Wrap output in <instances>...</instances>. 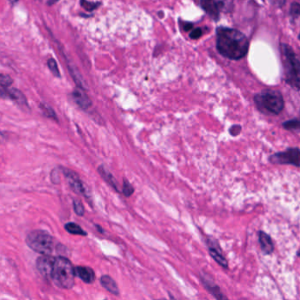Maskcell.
I'll return each mask as SVG.
<instances>
[{
    "label": "cell",
    "instance_id": "6da1fadb",
    "mask_svg": "<svg viewBox=\"0 0 300 300\" xmlns=\"http://www.w3.org/2000/svg\"><path fill=\"white\" fill-rule=\"evenodd\" d=\"M217 49L221 55L230 60H240L248 54L249 42L240 31L219 28L217 30Z\"/></svg>",
    "mask_w": 300,
    "mask_h": 300
},
{
    "label": "cell",
    "instance_id": "7a4b0ae2",
    "mask_svg": "<svg viewBox=\"0 0 300 300\" xmlns=\"http://www.w3.org/2000/svg\"><path fill=\"white\" fill-rule=\"evenodd\" d=\"M75 267L71 262L64 255L55 256V264L53 267L51 281L58 287L70 290L75 285L76 277Z\"/></svg>",
    "mask_w": 300,
    "mask_h": 300
},
{
    "label": "cell",
    "instance_id": "3957f363",
    "mask_svg": "<svg viewBox=\"0 0 300 300\" xmlns=\"http://www.w3.org/2000/svg\"><path fill=\"white\" fill-rule=\"evenodd\" d=\"M26 243L33 251L41 255H51L54 251L59 250L61 244L58 243L54 237L44 230H34L27 235Z\"/></svg>",
    "mask_w": 300,
    "mask_h": 300
},
{
    "label": "cell",
    "instance_id": "277c9868",
    "mask_svg": "<svg viewBox=\"0 0 300 300\" xmlns=\"http://www.w3.org/2000/svg\"><path fill=\"white\" fill-rule=\"evenodd\" d=\"M285 67V81L292 88L300 91V61L293 49L287 44L281 45Z\"/></svg>",
    "mask_w": 300,
    "mask_h": 300
},
{
    "label": "cell",
    "instance_id": "5b68a950",
    "mask_svg": "<svg viewBox=\"0 0 300 300\" xmlns=\"http://www.w3.org/2000/svg\"><path fill=\"white\" fill-rule=\"evenodd\" d=\"M254 102L261 112L278 115L285 108V100L282 93L276 90H265L255 95Z\"/></svg>",
    "mask_w": 300,
    "mask_h": 300
},
{
    "label": "cell",
    "instance_id": "8992f818",
    "mask_svg": "<svg viewBox=\"0 0 300 300\" xmlns=\"http://www.w3.org/2000/svg\"><path fill=\"white\" fill-rule=\"evenodd\" d=\"M270 162L274 164H286L300 167V149L291 148L285 151L277 152L270 156Z\"/></svg>",
    "mask_w": 300,
    "mask_h": 300
},
{
    "label": "cell",
    "instance_id": "52a82bcc",
    "mask_svg": "<svg viewBox=\"0 0 300 300\" xmlns=\"http://www.w3.org/2000/svg\"><path fill=\"white\" fill-rule=\"evenodd\" d=\"M232 0H201V6L209 15L214 19H218L220 12L229 9Z\"/></svg>",
    "mask_w": 300,
    "mask_h": 300
},
{
    "label": "cell",
    "instance_id": "ba28073f",
    "mask_svg": "<svg viewBox=\"0 0 300 300\" xmlns=\"http://www.w3.org/2000/svg\"><path fill=\"white\" fill-rule=\"evenodd\" d=\"M55 260V256H53V255H43L37 259V270L43 277H45L47 279H51Z\"/></svg>",
    "mask_w": 300,
    "mask_h": 300
},
{
    "label": "cell",
    "instance_id": "9c48e42d",
    "mask_svg": "<svg viewBox=\"0 0 300 300\" xmlns=\"http://www.w3.org/2000/svg\"><path fill=\"white\" fill-rule=\"evenodd\" d=\"M209 246V253L210 255L213 258L217 264L219 266L222 267L224 270H227L229 268V264L226 257H224L223 254H222V250H221L219 244H218V241L215 239H208L207 241Z\"/></svg>",
    "mask_w": 300,
    "mask_h": 300
},
{
    "label": "cell",
    "instance_id": "30bf717a",
    "mask_svg": "<svg viewBox=\"0 0 300 300\" xmlns=\"http://www.w3.org/2000/svg\"><path fill=\"white\" fill-rule=\"evenodd\" d=\"M201 282L204 286V288L213 296L217 300H229V298L222 292L219 286L206 273H202L200 275Z\"/></svg>",
    "mask_w": 300,
    "mask_h": 300
},
{
    "label": "cell",
    "instance_id": "8fae6325",
    "mask_svg": "<svg viewBox=\"0 0 300 300\" xmlns=\"http://www.w3.org/2000/svg\"><path fill=\"white\" fill-rule=\"evenodd\" d=\"M62 170H63V173L65 174V177L67 179L71 190L77 194L86 196V189L84 187L81 180H80V177L77 175L76 173L72 171V170L65 169V168H62Z\"/></svg>",
    "mask_w": 300,
    "mask_h": 300
},
{
    "label": "cell",
    "instance_id": "7c38bea8",
    "mask_svg": "<svg viewBox=\"0 0 300 300\" xmlns=\"http://www.w3.org/2000/svg\"><path fill=\"white\" fill-rule=\"evenodd\" d=\"M0 92L2 97H9L20 106H28L26 96L18 89L1 88Z\"/></svg>",
    "mask_w": 300,
    "mask_h": 300
},
{
    "label": "cell",
    "instance_id": "4fadbf2b",
    "mask_svg": "<svg viewBox=\"0 0 300 300\" xmlns=\"http://www.w3.org/2000/svg\"><path fill=\"white\" fill-rule=\"evenodd\" d=\"M258 239H259V243H260V249H261V251L264 255H271L275 249L271 237L268 233H265L264 231H259L258 232Z\"/></svg>",
    "mask_w": 300,
    "mask_h": 300
},
{
    "label": "cell",
    "instance_id": "5bb4252c",
    "mask_svg": "<svg viewBox=\"0 0 300 300\" xmlns=\"http://www.w3.org/2000/svg\"><path fill=\"white\" fill-rule=\"evenodd\" d=\"M76 276L81 279L83 282L86 284H92L96 278L95 270H92L91 267L88 266H77L75 267Z\"/></svg>",
    "mask_w": 300,
    "mask_h": 300
},
{
    "label": "cell",
    "instance_id": "9a60e30c",
    "mask_svg": "<svg viewBox=\"0 0 300 300\" xmlns=\"http://www.w3.org/2000/svg\"><path fill=\"white\" fill-rule=\"evenodd\" d=\"M71 95H72V98L75 101V103L81 107L82 109H88L89 107H91L92 106V101L86 95V92L82 90L76 89L72 91Z\"/></svg>",
    "mask_w": 300,
    "mask_h": 300
},
{
    "label": "cell",
    "instance_id": "2e32d148",
    "mask_svg": "<svg viewBox=\"0 0 300 300\" xmlns=\"http://www.w3.org/2000/svg\"><path fill=\"white\" fill-rule=\"evenodd\" d=\"M100 283H101V286L105 290H107L108 292H110L111 294L119 296L120 290L117 282L114 280L113 277H111L108 275H103L100 278Z\"/></svg>",
    "mask_w": 300,
    "mask_h": 300
},
{
    "label": "cell",
    "instance_id": "e0dca14e",
    "mask_svg": "<svg viewBox=\"0 0 300 300\" xmlns=\"http://www.w3.org/2000/svg\"><path fill=\"white\" fill-rule=\"evenodd\" d=\"M98 172L101 175V177L104 179L105 181L110 185L112 188L115 189L117 191H120L119 186H118L117 180L114 177L113 175L105 168L104 165H101V166L99 167Z\"/></svg>",
    "mask_w": 300,
    "mask_h": 300
},
{
    "label": "cell",
    "instance_id": "ac0fdd59",
    "mask_svg": "<svg viewBox=\"0 0 300 300\" xmlns=\"http://www.w3.org/2000/svg\"><path fill=\"white\" fill-rule=\"evenodd\" d=\"M65 229L67 231L68 233L73 234V235H81V236L87 235L86 231L83 230L80 225L76 224L74 222L66 223L65 225Z\"/></svg>",
    "mask_w": 300,
    "mask_h": 300
},
{
    "label": "cell",
    "instance_id": "d6986e66",
    "mask_svg": "<svg viewBox=\"0 0 300 300\" xmlns=\"http://www.w3.org/2000/svg\"><path fill=\"white\" fill-rule=\"evenodd\" d=\"M41 109L43 111V113L45 114V116L49 117V118H52L54 121H58V116L55 114V111L53 110L52 107L48 106L46 104H41L40 105Z\"/></svg>",
    "mask_w": 300,
    "mask_h": 300
},
{
    "label": "cell",
    "instance_id": "ffe728a7",
    "mask_svg": "<svg viewBox=\"0 0 300 300\" xmlns=\"http://www.w3.org/2000/svg\"><path fill=\"white\" fill-rule=\"evenodd\" d=\"M283 127H284L286 130H299L300 121L299 119H297V118L291 119V121L285 122V123L283 124Z\"/></svg>",
    "mask_w": 300,
    "mask_h": 300
},
{
    "label": "cell",
    "instance_id": "44dd1931",
    "mask_svg": "<svg viewBox=\"0 0 300 300\" xmlns=\"http://www.w3.org/2000/svg\"><path fill=\"white\" fill-rule=\"evenodd\" d=\"M123 193L125 197H130L134 193V187L132 186V184L124 179L123 180Z\"/></svg>",
    "mask_w": 300,
    "mask_h": 300
},
{
    "label": "cell",
    "instance_id": "7402d4cb",
    "mask_svg": "<svg viewBox=\"0 0 300 300\" xmlns=\"http://www.w3.org/2000/svg\"><path fill=\"white\" fill-rule=\"evenodd\" d=\"M73 209L77 215L83 216L85 214V208L80 200H73Z\"/></svg>",
    "mask_w": 300,
    "mask_h": 300
},
{
    "label": "cell",
    "instance_id": "603a6c76",
    "mask_svg": "<svg viewBox=\"0 0 300 300\" xmlns=\"http://www.w3.org/2000/svg\"><path fill=\"white\" fill-rule=\"evenodd\" d=\"M48 66H49V70L53 73L54 76L60 77L59 67H58V64H57L54 59H49V61H48Z\"/></svg>",
    "mask_w": 300,
    "mask_h": 300
},
{
    "label": "cell",
    "instance_id": "cb8c5ba5",
    "mask_svg": "<svg viewBox=\"0 0 300 300\" xmlns=\"http://www.w3.org/2000/svg\"><path fill=\"white\" fill-rule=\"evenodd\" d=\"M12 79L7 75H4L2 74L0 76V85H1V88H8L9 86L12 85Z\"/></svg>",
    "mask_w": 300,
    "mask_h": 300
},
{
    "label": "cell",
    "instance_id": "d4e9b609",
    "mask_svg": "<svg viewBox=\"0 0 300 300\" xmlns=\"http://www.w3.org/2000/svg\"><path fill=\"white\" fill-rule=\"evenodd\" d=\"M291 15L293 17H299L300 16V4L295 3L292 4L291 6Z\"/></svg>",
    "mask_w": 300,
    "mask_h": 300
},
{
    "label": "cell",
    "instance_id": "484cf974",
    "mask_svg": "<svg viewBox=\"0 0 300 300\" xmlns=\"http://www.w3.org/2000/svg\"><path fill=\"white\" fill-rule=\"evenodd\" d=\"M241 126L233 125V127H231V128H230L229 132L231 133V135L237 136V135H239V133H241Z\"/></svg>",
    "mask_w": 300,
    "mask_h": 300
},
{
    "label": "cell",
    "instance_id": "4316f807",
    "mask_svg": "<svg viewBox=\"0 0 300 300\" xmlns=\"http://www.w3.org/2000/svg\"><path fill=\"white\" fill-rule=\"evenodd\" d=\"M202 29L201 28H196L190 33V38L194 39H199L200 37L202 36Z\"/></svg>",
    "mask_w": 300,
    "mask_h": 300
},
{
    "label": "cell",
    "instance_id": "83f0119b",
    "mask_svg": "<svg viewBox=\"0 0 300 300\" xmlns=\"http://www.w3.org/2000/svg\"><path fill=\"white\" fill-rule=\"evenodd\" d=\"M270 2L277 7H283L286 3V0H270Z\"/></svg>",
    "mask_w": 300,
    "mask_h": 300
},
{
    "label": "cell",
    "instance_id": "f1b7e54d",
    "mask_svg": "<svg viewBox=\"0 0 300 300\" xmlns=\"http://www.w3.org/2000/svg\"><path fill=\"white\" fill-rule=\"evenodd\" d=\"M191 27H192V25L190 24V23H189V24H186V26H185V29H186V30H190Z\"/></svg>",
    "mask_w": 300,
    "mask_h": 300
},
{
    "label": "cell",
    "instance_id": "f546056e",
    "mask_svg": "<svg viewBox=\"0 0 300 300\" xmlns=\"http://www.w3.org/2000/svg\"><path fill=\"white\" fill-rule=\"evenodd\" d=\"M156 300H166L165 298H160V299H156Z\"/></svg>",
    "mask_w": 300,
    "mask_h": 300
},
{
    "label": "cell",
    "instance_id": "4dcf8cb0",
    "mask_svg": "<svg viewBox=\"0 0 300 300\" xmlns=\"http://www.w3.org/2000/svg\"><path fill=\"white\" fill-rule=\"evenodd\" d=\"M298 38H299V39H300V34H299V36H298Z\"/></svg>",
    "mask_w": 300,
    "mask_h": 300
}]
</instances>
